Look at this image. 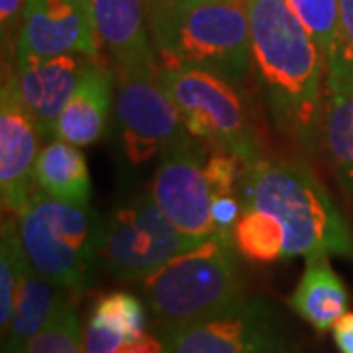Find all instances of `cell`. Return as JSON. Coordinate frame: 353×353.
Listing matches in <instances>:
<instances>
[{
	"label": "cell",
	"instance_id": "6da1fadb",
	"mask_svg": "<svg viewBox=\"0 0 353 353\" xmlns=\"http://www.w3.org/2000/svg\"><path fill=\"white\" fill-rule=\"evenodd\" d=\"M252 73L271 128L303 155L322 150L326 57L287 0H245Z\"/></svg>",
	"mask_w": 353,
	"mask_h": 353
},
{
	"label": "cell",
	"instance_id": "7a4b0ae2",
	"mask_svg": "<svg viewBox=\"0 0 353 353\" xmlns=\"http://www.w3.org/2000/svg\"><path fill=\"white\" fill-rule=\"evenodd\" d=\"M243 208H259L285 230L283 259L338 255L353 261V228L303 159L263 155L243 163Z\"/></svg>",
	"mask_w": 353,
	"mask_h": 353
},
{
	"label": "cell",
	"instance_id": "3957f363",
	"mask_svg": "<svg viewBox=\"0 0 353 353\" xmlns=\"http://www.w3.org/2000/svg\"><path fill=\"white\" fill-rule=\"evenodd\" d=\"M152 39L161 67L212 71L243 85L252 73L245 0H152Z\"/></svg>",
	"mask_w": 353,
	"mask_h": 353
},
{
	"label": "cell",
	"instance_id": "277c9868",
	"mask_svg": "<svg viewBox=\"0 0 353 353\" xmlns=\"http://www.w3.org/2000/svg\"><path fill=\"white\" fill-rule=\"evenodd\" d=\"M234 232H214L139 281L155 326L183 324L240 301L245 290Z\"/></svg>",
	"mask_w": 353,
	"mask_h": 353
},
{
	"label": "cell",
	"instance_id": "5b68a950",
	"mask_svg": "<svg viewBox=\"0 0 353 353\" xmlns=\"http://www.w3.org/2000/svg\"><path fill=\"white\" fill-rule=\"evenodd\" d=\"M16 218L26 257L38 273L75 292L88 289L99 269L104 222L90 204L34 190Z\"/></svg>",
	"mask_w": 353,
	"mask_h": 353
},
{
	"label": "cell",
	"instance_id": "8992f818",
	"mask_svg": "<svg viewBox=\"0 0 353 353\" xmlns=\"http://www.w3.org/2000/svg\"><path fill=\"white\" fill-rule=\"evenodd\" d=\"M159 79L190 136L243 163L267 155L243 85L204 69L161 67Z\"/></svg>",
	"mask_w": 353,
	"mask_h": 353
},
{
	"label": "cell",
	"instance_id": "52a82bcc",
	"mask_svg": "<svg viewBox=\"0 0 353 353\" xmlns=\"http://www.w3.org/2000/svg\"><path fill=\"white\" fill-rule=\"evenodd\" d=\"M163 353H304L277 304L243 294L226 308L183 324L155 326Z\"/></svg>",
	"mask_w": 353,
	"mask_h": 353
},
{
	"label": "cell",
	"instance_id": "ba28073f",
	"mask_svg": "<svg viewBox=\"0 0 353 353\" xmlns=\"http://www.w3.org/2000/svg\"><path fill=\"white\" fill-rule=\"evenodd\" d=\"M194 243L163 214L152 192H139L104 218L99 267L118 281H143Z\"/></svg>",
	"mask_w": 353,
	"mask_h": 353
},
{
	"label": "cell",
	"instance_id": "9c48e42d",
	"mask_svg": "<svg viewBox=\"0 0 353 353\" xmlns=\"http://www.w3.org/2000/svg\"><path fill=\"white\" fill-rule=\"evenodd\" d=\"M114 69V106L124 152L134 165L159 157L165 145L187 128L159 79V63H134Z\"/></svg>",
	"mask_w": 353,
	"mask_h": 353
},
{
	"label": "cell",
	"instance_id": "30bf717a",
	"mask_svg": "<svg viewBox=\"0 0 353 353\" xmlns=\"http://www.w3.org/2000/svg\"><path fill=\"white\" fill-rule=\"evenodd\" d=\"M208 148L185 132L159 153L152 181L153 201L187 238L201 241L216 232L212 192L206 176Z\"/></svg>",
	"mask_w": 353,
	"mask_h": 353
},
{
	"label": "cell",
	"instance_id": "8fae6325",
	"mask_svg": "<svg viewBox=\"0 0 353 353\" xmlns=\"http://www.w3.org/2000/svg\"><path fill=\"white\" fill-rule=\"evenodd\" d=\"M41 130L22 101L12 61L2 63L0 87V199L8 214L18 216L36 190V163Z\"/></svg>",
	"mask_w": 353,
	"mask_h": 353
},
{
	"label": "cell",
	"instance_id": "7c38bea8",
	"mask_svg": "<svg viewBox=\"0 0 353 353\" xmlns=\"http://www.w3.org/2000/svg\"><path fill=\"white\" fill-rule=\"evenodd\" d=\"M102 43L88 0H28L16 57L43 59L67 53L101 59Z\"/></svg>",
	"mask_w": 353,
	"mask_h": 353
},
{
	"label": "cell",
	"instance_id": "4fadbf2b",
	"mask_svg": "<svg viewBox=\"0 0 353 353\" xmlns=\"http://www.w3.org/2000/svg\"><path fill=\"white\" fill-rule=\"evenodd\" d=\"M90 61L79 53L43 59L16 57L12 61L18 92L34 114L43 139H55L57 118Z\"/></svg>",
	"mask_w": 353,
	"mask_h": 353
},
{
	"label": "cell",
	"instance_id": "5bb4252c",
	"mask_svg": "<svg viewBox=\"0 0 353 353\" xmlns=\"http://www.w3.org/2000/svg\"><path fill=\"white\" fill-rule=\"evenodd\" d=\"M88 4L112 67L157 61L150 18L152 0H88Z\"/></svg>",
	"mask_w": 353,
	"mask_h": 353
},
{
	"label": "cell",
	"instance_id": "9a60e30c",
	"mask_svg": "<svg viewBox=\"0 0 353 353\" xmlns=\"http://www.w3.org/2000/svg\"><path fill=\"white\" fill-rule=\"evenodd\" d=\"M114 101V69L92 59L65 102L55 124V138L87 148L104 136Z\"/></svg>",
	"mask_w": 353,
	"mask_h": 353
},
{
	"label": "cell",
	"instance_id": "2e32d148",
	"mask_svg": "<svg viewBox=\"0 0 353 353\" xmlns=\"http://www.w3.org/2000/svg\"><path fill=\"white\" fill-rule=\"evenodd\" d=\"M304 259L303 275L287 299V304L316 332H328L347 312L350 292L330 263V255L320 253Z\"/></svg>",
	"mask_w": 353,
	"mask_h": 353
},
{
	"label": "cell",
	"instance_id": "e0dca14e",
	"mask_svg": "<svg viewBox=\"0 0 353 353\" xmlns=\"http://www.w3.org/2000/svg\"><path fill=\"white\" fill-rule=\"evenodd\" d=\"M75 290L65 289L51 279L43 277L32 267L28 257H24L12 318L6 334L2 336L4 341L24 352L26 341L36 336L41 328H46L51 318L71 299H75Z\"/></svg>",
	"mask_w": 353,
	"mask_h": 353
},
{
	"label": "cell",
	"instance_id": "ac0fdd59",
	"mask_svg": "<svg viewBox=\"0 0 353 353\" xmlns=\"http://www.w3.org/2000/svg\"><path fill=\"white\" fill-rule=\"evenodd\" d=\"M36 190L51 199L88 204L90 201V173L81 148L63 139H50L38 155Z\"/></svg>",
	"mask_w": 353,
	"mask_h": 353
},
{
	"label": "cell",
	"instance_id": "d6986e66",
	"mask_svg": "<svg viewBox=\"0 0 353 353\" xmlns=\"http://www.w3.org/2000/svg\"><path fill=\"white\" fill-rule=\"evenodd\" d=\"M322 150L341 190L353 204V92L340 99H328Z\"/></svg>",
	"mask_w": 353,
	"mask_h": 353
},
{
	"label": "cell",
	"instance_id": "ffe728a7",
	"mask_svg": "<svg viewBox=\"0 0 353 353\" xmlns=\"http://www.w3.org/2000/svg\"><path fill=\"white\" fill-rule=\"evenodd\" d=\"M234 241L241 257L252 263H275L285 253V230L259 208H241L234 226Z\"/></svg>",
	"mask_w": 353,
	"mask_h": 353
},
{
	"label": "cell",
	"instance_id": "44dd1931",
	"mask_svg": "<svg viewBox=\"0 0 353 353\" xmlns=\"http://www.w3.org/2000/svg\"><path fill=\"white\" fill-rule=\"evenodd\" d=\"M26 252L20 240L18 218L10 214L2 218L0 226V328L6 334L14 312V301L20 281V269Z\"/></svg>",
	"mask_w": 353,
	"mask_h": 353
},
{
	"label": "cell",
	"instance_id": "7402d4cb",
	"mask_svg": "<svg viewBox=\"0 0 353 353\" xmlns=\"http://www.w3.org/2000/svg\"><path fill=\"white\" fill-rule=\"evenodd\" d=\"M24 353H87L85 330L79 320L75 299L65 304L46 328L26 341Z\"/></svg>",
	"mask_w": 353,
	"mask_h": 353
},
{
	"label": "cell",
	"instance_id": "603a6c76",
	"mask_svg": "<svg viewBox=\"0 0 353 353\" xmlns=\"http://www.w3.org/2000/svg\"><path fill=\"white\" fill-rule=\"evenodd\" d=\"M87 353H163V345L150 330L114 328L94 316L85 326Z\"/></svg>",
	"mask_w": 353,
	"mask_h": 353
},
{
	"label": "cell",
	"instance_id": "cb8c5ba5",
	"mask_svg": "<svg viewBox=\"0 0 353 353\" xmlns=\"http://www.w3.org/2000/svg\"><path fill=\"white\" fill-rule=\"evenodd\" d=\"M328 99L353 92V0H340V24L334 53L326 63Z\"/></svg>",
	"mask_w": 353,
	"mask_h": 353
},
{
	"label": "cell",
	"instance_id": "d4e9b609",
	"mask_svg": "<svg viewBox=\"0 0 353 353\" xmlns=\"http://www.w3.org/2000/svg\"><path fill=\"white\" fill-rule=\"evenodd\" d=\"M304 28L310 32L326 63L334 53L340 24V0H287Z\"/></svg>",
	"mask_w": 353,
	"mask_h": 353
},
{
	"label": "cell",
	"instance_id": "484cf974",
	"mask_svg": "<svg viewBox=\"0 0 353 353\" xmlns=\"http://www.w3.org/2000/svg\"><path fill=\"white\" fill-rule=\"evenodd\" d=\"M26 2L28 0H0V36H2V51L4 57L10 55L14 61L16 41L24 20Z\"/></svg>",
	"mask_w": 353,
	"mask_h": 353
},
{
	"label": "cell",
	"instance_id": "4316f807",
	"mask_svg": "<svg viewBox=\"0 0 353 353\" xmlns=\"http://www.w3.org/2000/svg\"><path fill=\"white\" fill-rule=\"evenodd\" d=\"M240 194H216L212 196V206H210V216L216 232H234L236 222L240 220L241 214Z\"/></svg>",
	"mask_w": 353,
	"mask_h": 353
},
{
	"label": "cell",
	"instance_id": "83f0119b",
	"mask_svg": "<svg viewBox=\"0 0 353 353\" xmlns=\"http://www.w3.org/2000/svg\"><path fill=\"white\" fill-rule=\"evenodd\" d=\"M332 338L340 353H353V312H345L332 328Z\"/></svg>",
	"mask_w": 353,
	"mask_h": 353
},
{
	"label": "cell",
	"instance_id": "f1b7e54d",
	"mask_svg": "<svg viewBox=\"0 0 353 353\" xmlns=\"http://www.w3.org/2000/svg\"><path fill=\"white\" fill-rule=\"evenodd\" d=\"M2 353H24L20 347H14V345H10L8 341H4L2 343Z\"/></svg>",
	"mask_w": 353,
	"mask_h": 353
}]
</instances>
